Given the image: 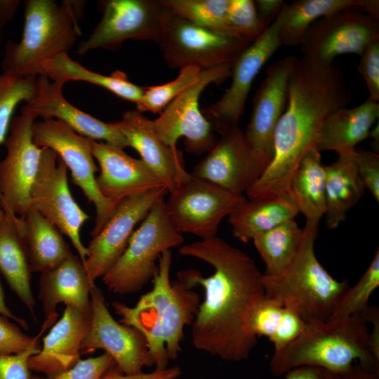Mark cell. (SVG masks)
<instances>
[{
  "label": "cell",
  "mask_w": 379,
  "mask_h": 379,
  "mask_svg": "<svg viewBox=\"0 0 379 379\" xmlns=\"http://www.w3.org/2000/svg\"><path fill=\"white\" fill-rule=\"evenodd\" d=\"M179 253L214 268L208 277L195 270L177 274L190 287L200 285L204 289V301L192 324L194 346L223 360L247 359L257 343L249 318L265 296L262 273L247 253L217 236L183 245Z\"/></svg>",
  "instance_id": "1"
},
{
  "label": "cell",
  "mask_w": 379,
  "mask_h": 379,
  "mask_svg": "<svg viewBox=\"0 0 379 379\" xmlns=\"http://www.w3.org/2000/svg\"><path fill=\"white\" fill-rule=\"evenodd\" d=\"M352 95L334 62L313 66L296 58L288 83V99L274 133L272 160L255 183L265 196L288 192L305 153L317 147L321 127L333 112L347 107Z\"/></svg>",
  "instance_id": "2"
},
{
  "label": "cell",
  "mask_w": 379,
  "mask_h": 379,
  "mask_svg": "<svg viewBox=\"0 0 379 379\" xmlns=\"http://www.w3.org/2000/svg\"><path fill=\"white\" fill-rule=\"evenodd\" d=\"M151 291L131 307L115 301L112 307L119 322L138 329L145 337L156 368L168 367L175 359L184 338V328L192 326L201 303L193 288L177 279L170 280L171 250L161 253Z\"/></svg>",
  "instance_id": "3"
},
{
  "label": "cell",
  "mask_w": 379,
  "mask_h": 379,
  "mask_svg": "<svg viewBox=\"0 0 379 379\" xmlns=\"http://www.w3.org/2000/svg\"><path fill=\"white\" fill-rule=\"evenodd\" d=\"M367 323L364 312L327 321H306L294 341L273 353L271 374L278 377L292 368L310 366L340 375L354 364L379 370V361L369 348Z\"/></svg>",
  "instance_id": "4"
},
{
  "label": "cell",
  "mask_w": 379,
  "mask_h": 379,
  "mask_svg": "<svg viewBox=\"0 0 379 379\" xmlns=\"http://www.w3.org/2000/svg\"><path fill=\"white\" fill-rule=\"evenodd\" d=\"M318 222L306 220L298 252L280 273L262 274L265 296L295 311L305 321H329L349 281L334 279L320 264L314 252Z\"/></svg>",
  "instance_id": "5"
},
{
  "label": "cell",
  "mask_w": 379,
  "mask_h": 379,
  "mask_svg": "<svg viewBox=\"0 0 379 379\" xmlns=\"http://www.w3.org/2000/svg\"><path fill=\"white\" fill-rule=\"evenodd\" d=\"M74 3L53 0L25 1L22 36L8 41L1 63L4 73L18 77L39 76L45 62L67 53L81 35Z\"/></svg>",
  "instance_id": "6"
},
{
  "label": "cell",
  "mask_w": 379,
  "mask_h": 379,
  "mask_svg": "<svg viewBox=\"0 0 379 379\" xmlns=\"http://www.w3.org/2000/svg\"><path fill=\"white\" fill-rule=\"evenodd\" d=\"M183 241L182 234L167 216L164 197H161L133 232L125 251L102 280L114 293L140 291L153 279L157 270L155 262L161 253L181 246Z\"/></svg>",
  "instance_id": "7"
},
{
  "label": "cell",
  "mask_w": 379,
  "mask_h": 379,
  "mask_svg": "<svg viewBox=\"0 0 379 379\" xmlns=\"http://www.w3.org/2000/svg\"><path fill=\"white\" fill-rule=\"evenodd\" d=\"M36 118L27 104L22 105L4 142L6 154L0 161V206L11 218H22L30 207V192L43 151L32 138Z\"/></svg>",
  "instance_id": "8"
},
{
  "label": "cell",
  "mask_w": 379,
  "mask_h": 379,
  "mask_svg": "<svg viewBox=\"0 0 379 379\" xmlns=\"http://www.w3.org/2000/svg\"><path fill=\"white\" fill-rule=\"evenodd\" d=\"M34 143L39 147L53 150L71 172L72 182L83 192L89 203L95 206L96 218L91 232L94 237L102 229L118 204L102 195L96 182L95 164L89 138H85L65 123L55 119L34 121Z\"/></svg>",
  "instance_id": "9"
},
{
  "label": "cell",
  "mask_w": 379,
  "mask_h": 379,
  "mask_svg": "<svg viewBox=\"0 0 379 379\" xmlns=\"http://www.w3.org/2000/svg\"><path fill=\"white\" fill-rule=\"evenodd\" d=\"M232 64L201 69L199 81L170 102L152 120L158 138L167 146L178 149V139L185 138L187 152L200 155L209 152L216 141L214 130L199 107V97L211 84H220L232 75Z\"/></svg>",
  "instance_id": "10"
},
{
  "label": "cell",
  "mask_w": 379,
  "mask_h": 379,
  "mask_svg": "<svg viewBox=\"0 0 379 379\" xmlns=\"http://www.w3.org/2000/svg\"><path fill=\"white\" fill-rule=\"evenodd\" d=\"M251 41L230 36L170 14L158 43L167 65L194 66L201 70L233 64Z\"/></svg>",
  "instance_id": "11"
},
{
  "label": "cell",
  "mask_w": 379,
  "mask_h": 379,
  "mask_svg": "<svg viewBox=\"0 0 379 379\" xmlns=\"http://www.w3.org/2000/svg\"><path fill=\"white\" fill-rule=\"evenodd\" d=\"M379 41V20L358 8H347L321 18L306 31L300 44L302 58L307 63L324 67L338 55H361Z\"/></svg>",
  "instance_id": "12"
},
{
  "label": "cell",
  "mask_w": 379,
  "mask_h": 379,
  "mask_svg": "<svg viewBox=\"0 0 379 379\" xmlns=\"http://www.w3.org/2000/svg\"><path fill=\"white\" fill-rule=\"evenodd\" d=\"M98 4L101 20L79 44L80 55L96 48L115 50L127 39L158 44L171 14L160 0H107Z\"/></svg>",
  "instance_id": "13"
},
{
  "label": "cell",
  "mask_w": 379,
  "mask_h": 379,
  "mask_svg": "<svg viewBox=\"0 0 379 379\" xmlns=\"http://www.w3.org/2000/svg\"><path fill=\"white\" fill-rule=\"evenodd\" d=\"M246 200L243 194L191 175L189 180L170 193L165 208L180 233L206 239L217 236L222 220Z\"/></svg>",
  "instance_id": "14"
},
{
  "label": "cell",
  "mask_w": 379,
  "mask_h": 379,
  "mask_svg": "<svg viewBox=\"0 0 379 379\" xmlns=\"http://www.w3.org/2000/svg\"><path fill=\"white\" fill-rule=\"evenodd\" d=\"M30 199V206L70 239L84 264L88 251L81 241L80 231L89 215L74 199L68 185L67 168L51 149L43 148Z\"/></svg>",
  "instance_id": "15"
},
{
  "label": "cell",
  "mask_w": 379,
  "mask_h": 379,
  "mask_svg": "<svg viewBox=\"0 0 379 379\" xmlns=\"http://www.w3.org/2000/svg\"><path fill=\"white\" fill-rule=\"evenodd\" d=\"M103 350L124 374L142 372L154 365L147 341L135 328L117 321L106 305L100 288L94 284L91 290V322L81 345V353Z\"/></svg>",
  "instance_id": "16"
},
{
  "label": "cell",
  "mask_w": 379,
  "mask_h": 379,
  "mask_svg": "<svg viewBox=\"0 0 379 379\" xmlns=\"http://www.w3.org/2000/svg\"><path fill=\"white\" fill-rule=\"evenodd\" d=\"M280 46L276 19L237 56L232 64L230 86L218 101L202 111L220 135L238 127L255 78Z\"/></svg>",
  "instance_id": "17"
},
{
  "label": "cell",
  "mask_w": 379,
  "mask_h": 379,
  "mask_svg": "<svg viewBox=\"0 0 379 379\" xmlns=\"http://www.w3.org/2000/svg\"><path fill=\"white\" fill-rule=\"evenodd\" d=\"M295 59L289 55L269 65L252 100V112L244 134L262 172L273 158L274 130L286 106L288 79Z\"/></svg>",
  "instance_id": "18"
},
{
  "label": "cell",
  "mask_w": 379,
  "mask_h": 379,
  "mask_svg": "<svg viewBox=\"0 0 379 379\" xmlns=\"http://www.w3.org/2000/svg\"><path fill=\"white\" fill-rule=\"evenodd\" d=\"M166 187L122 199L99 233L87 247L84 263L91 282L102 277L125 251L135 225L142 221L156 201L164 197Z\"/></svg>",
  "instance_id": "19"
},
{
  "label": "cell",
  "mask_w": 379,
  "mask_h": 379,
  "mask_svg": "<svg viewBox=\"0 0 379 379\" xmlns=\"http://www.w3.org/2000/svg\"><path fill=\"white\" fill-rule=\"evenodd\" d=\"M262 171L239 127L220 135L213 148L191 175L238 194L260 177Z\"/></svg>",
  "instance_id": "20"
},
{
  "label": "cell",
  "mask_w": 379,
  "mask_h": 379,
  "mask_svg": "<svg viewBox=\"0 0 379 379\" xmlns=\"http://www.w3.org/2000/svg\"><path fill=\"white\" fill-rule=\"evenodd\" d=\"M89 140L93 157L100 166L97 185L106 199L119 204L126 197L165 187L142 159L129 156L117 145Z\"/></svg>",
  "instance_id": "21"
},
{
  "label": "cell",
  "mask_w": 379,
  "mask_h": 379,
  "mask_svg": "<svg viewBox=\"0 0 379 379\" xmlns=\"http://www.w3.org/2000/svg\"><path fill=\"white\" fill-rule=\"evenodd\" d=\"M114 124L128 147L134 148L152 172L171 193L191 178L178 149L166 145L156 135L152 120L137 109L125 112Z\"/></svg>",
  "instance_id": "22"
},
{
  "label": "cell",
  "mask_w": 379,
  "mask_h": 379,
  "mask_svg": "<svg viewBox=\"0 0 379 379\" xmlns=\"http://www.w3.org/2000/svg\"><path fill=\"white\" fill-rule=\"evenodd\" d=\"M63 86L39 75L36 77L35 93L26 104L37 117L60 120L85 138L103 140L123 149L128 147L114 122L105 123L70 104L62 95Z\"/></svg>",
  "instance_id": "23"
},
{
  "label": "cell",
  "mask_w": 379,
  "mask_h": 379,
  "mask_svg": "<svg viewBox=\"0 0 379 379\" xmlns=\"http://www.w3.org/2000/svg\"><path fill=\"white\" fill-rule=\"evenodd\" d=\"M91 322V314L66 307L62 317L43 339L40 352L29 357V371L55 377L72 368L81 354L80 347Z\"/></svg>",
  "instance_id": "24"
},
{
  "label": "cell",
  "mask_w": 379,
  "mask_h": 379,
  "mask_svg": "<svg viewBox=\"0 0 379 379\" xmlns=\"http://www.w3.org/2000/svg\"><path fill=\"white\" fill-rule=\"evenodd\" d=\"M94 284L90 281L80 258L73 253L57 267L41 273L39 299L46 318L56 313L60 303L90 315Z\"/></svg>",
  "instance_id": "25"
},
{
  "label": "cell",
  "mask_w": 379,
  "mask_h": 379,
  "mask_svg": "<svg viewBox=\"0 0 379 379\" xmlns=\"http://www.w3.org/2000/svg\"><path fill=\"white\" fill-rule=\"evenodd\" d=\"M378 117V102L368 98L355 107L333 112L321 127L317 149L334 151L338 157L350 156L356 151L355 146L368 137Z\"/></svg>",
  "instance_id": "26"
},
{
  "label": "cell",
  "mask_w": 379,
  "mask_h": 379,
  "mask_svg": "<svg viewBox=\"0 0 379 379\" xmlns=\"http://www.w3.org/2000/svg\"><path fill=\"white\" fill-rule=\"evenodd\" d=\"M22 223V218L6 215L0 221V272L11 289L34 317L32 272L21 233Z\"/></svg>",
  "instance_id": "27"
},
{
  "label": "cell",
  "mask_w": 379,
  "mask_h": 379,
  "mask_svg": "<svg viewBox=\"0 0 379 379\" xmlns=\"http://www.w3.org/2000/svg\"><path fill=\"white\" fill-rule=\"evenodd\" d=\"M298 209L288 193L246 200L229 215L234 237L248 243L257 235L294 218Z\"/></svg>",
  "instance_id": "28"
},
{
  "label": "cell",
  "mask_w": 379,
  "mask_h": 379,
  "mask_svg": "<svg viewBox=\"0 0 379 379\" xmlns=\"http://www.w3.org/2000/svg\"><path fill=\"white\" fill-rule=\"evenodd\" d=\"M22 218L21 233L32 272L51 270L72 254L62 232L33 207Z\"/></svg>",
  "instance_id": "29"
},
{
  "label": "cell",
  "mask_w": 379,
  "mask_h": 379,
  "mask_svg": "<svg viewBox=\"0 0 379 379\" xmlns=\"http://www.w3.org/2000/svg\"><path fill=\"white\" fill-rule=\"evenodd\" d=\"M325 175L324 216L327 228L332 230L345 220L347 212L361 200L365 188L351 155L338 157L325 166Z\"/></svg>",
  "instance_id": "30"
},
{
  "label": "cell",
  "mask_w": 379,
  "mask_h": 379,
  "mask_svg": "<svg viewBox=\"0 0 379 379\" xmlns=\"http://www.w3.org/2000/svg\"><path fill=\"white\" fill-rule=\"evenodd\" d=\"M41 74L63 85L70 81L98 85L136 105L142 100L144 93V88L130 81L124 72L116 70L110 75L94 72L73 60L67 53H60L45 62Z\"/></svg>",
  "instance_id": "31"
},
{
  "label": "cell",
  "mask_w": 379,
  "mask_h": 379,
  "mask_svg": "<svg viewBox=\"0 0 379 379\" xmlns=\"http://www.w3.org/2000/svg\"><path fill=\"white\" fill-rule=\"evenodd\" d=\"M325 166L317 147L310 149L295 170L288 194L306 220L319 222L325 213Z\"/></svg>",
  "instance_id": "32"
},
{
  "label": "cell",
  "mask_w": 379,
  "mask_h": 379,
  "mask_svg": "<svg viewBox=\"0 0 379 379\" xmlns=\"http://www.w3.org/2000/svg\"><path fill=\"white\" fill-rule=\"evenodd\" d=\"M363 0H296L284 3L277 18L281 45L299 46L310 26L317 20L347 8L361 9Z\"/></svg>",
  "instance_id": "33"
},
{
  "label": "cell",
  "mask_w": 379,
  "mask_h": 379,
  "mask_svg": "<svg viewBox=\"0 0 379 379\" xmlns=\"http://www.w3.org/2000/svg\"><path fill=\"white\" fill-rule=\"evenodd\" d=\"M302 235L303 228L292 219L255 237L252 241L266 267L263 274L282 272L296 255Z\"/></svg>",
  "instance_id": "34"
},
{
  "label": "cell",
  "mask_w": 379,
  "mask_h": 379,
  "mask_svg": "<svg viewBox=\"0 0 379 379\" xmlns=\"http://www.w3.org/2000/svg\"><path fill=\"white\" fill-rule=\"evenodd\" d=\"M160 1L171 14L225 35L241 37L227 23L226 13L229 0Z\"/></svg>",
  "instance_id": "35"
},
{
  "label": "cell",
  "mask_w": 379,
  "mask_h": 379,
  "mask_svg": "<svg viewBox=\"0 0 379 379\" xmlns=\"http://www.w3.org/2000/svg\"><path fill=\"white\" fill-rule=\"evenodd\" d=\"M200 72L197 67L187 66L180 69L178 77L171 81L143 87L142 98L136 105V109L141 113H161L175 98L199 81Z\"/></svg>",
  "instance_id": "36"
},
{
  "label": "cell",
  "mask_w": 379,
  "mask_h": 379,
  "mask_svg": "<svg viewBox=\"0 0 379 379\" xmlns=\"http://www.w3.org/2000/svg\"><path fill=\"white\" fill-rule=\"evenodd\" d=\"M36 84L35 77H18L4 72L0 74V144L6 140L17 105L33 98Z\"/></svg>",
  "instance_id": "37"
},
{
  "label": "cell",
  "mask_w": 379,
  "mask_h": 379,
  "mask_svg": "<svg viewBox=\"0 0 379 379\" xmlns=\"http://www.w3.org/2000/svg\"><path fill=\"white\" fill-rule=\"evenodd\" d=\"M378 286L379 251L377 248L367 270L354 286H349L347 289L330 320L364 312L369 305L368 300L371 294Z\"/></svg>",
  "instance_id": "38"
},
{
  "label": "cell",
  "mask_w": 379,
  "mask_h": 379,
  "mask_svg": "<svg viewBox=\"0 0 379 379\" xmlns=\"http://www.w3.org/2000/svg\"><path fill=\"white\" fill-rule=\"evenodd\" d=\"M226 21L237 35L251 42L265 30L252 0H229Z\"/></svg>",
  "instance_id": "39"
},
{
  "label": "cell",
  "mask_w": 379,
  "mask_h": 379,
  "mask_svg": "<svg viewBox=\"0 0 379 379\" xmlns=\"http://www.w3.org/2000/svg\"><path fill=\"white\" fill-rule=\"evenodd\" d=\"M57 318V313L48 317L38 335L31 337L25 334L9 319L0 315V354H18L32 347L39 345V337Z\"/></svg>",
  "instance_id": "40"
},
{
  "label": "cell",
  "mask_w": 379,
  "mask_h": 379,
  "mask_svg": "<svg viewBox=\"0 0 379 379\" xmlns=\"http://www.w3.org/2000/svg\"><path fill=\"white\" fill-rule=\"evenodd\" d=\"M284 312V307L279 302L265 295L251 313V331L257 338L265 336L270 340L279 326Z\"/></svg>",
  "instance_id": "41"
},
{
  "label": "cell",
  "mask_w": 379,
  "mask_h": 379,
  "mask_svg": "<svg viewBox=\"0 0 379 379\" xmlns=\"http://www.w3.org/2000/svg\"><path fill=\"white\" fill-rule=\"evenodd\" d=\"M116 365L107 353L86 359H79L72 368L53 378L30 375L29 379H100L111 367Z\"/></svg>",
  "instance_id": "42"
},
{
  "label": "cell",
  "mask_w": 379,
  "mask_h": 379,
  "mask_svg": "<svg viewBox=\"0 0 379 379\" xmlns=\"http://www.w3.org/2000/svg\"><path fill=\"white\" fill-rule=\"evenodd\" d=\"M351 157L364 188L379 201V154L372 151H355Z\"/></svg>",
  "instance_id": "43"
},
{
  "label": "cell",
  "mask_w": 379,
  "mask_h": 379,
  "mask_svg": "<svg viewBox=\"0 0 379 379\" xmlns=\"http://www.w3.org/2000/svg\"><path fill=\"white\" fill-rule=\"evenodd\" d=\"M357 69L368 91V99L379 100V41L371 44L360 55Z\"/></svg>",
  "instance_id": "44"
},
{
  "label": "cell",
  "mask_w": 379,
  "mask_h": 379,
  "mask_svg": "<svg viewBox=\"0 0 379 379\" xmlns=\"http://www.w3.org/2000/svg\"><path fill=\"white\" fill-rule=\"evenodd\" d=\"M306 321L295 311L284 307L279 326L270 340L274 346V352L285 348L294 341L303 331Z\"/></svg>",
  "instance_id": "45"
},
{
  "label": "cell",
  "mask_w": 379,
  "mask_h": 379,
  "mask_svg": "<svg viewBox=\"0 0 379 379\" xmlns=\"http://www.w3.org/2000/svg\"><path fill=\"white\" fill-rule=\"evenodd\" d=\"M40 350L37 345L18 354H0V379H29L28 360Z\"/></svg>",
  "instance_id": "46"
},
{
  "label": "cell",
  "mask_w": 379,
  "mask_h": 379,
  "mask_svg": "<svg viewBox=\"0 0 379 379\" xmlns=\"http://www.w3.org/2000/svg\"><path fill=\"white\" fill-rule=\"evenodd\" d=\"M181 374L180 367L175 366L164 369L155 368L153 371H142L132 375L122 373L116 365L109 368L100 379H178Z\"/></svg>",
  "instance_id": "47"
},
{
  "label": "cell",
  "mask_w": 379,
  "mask_h": 379,
  "mask_svg": "<svg viewBox=\"0 0 379 379\" xmlns=\"http://www.w3.org/2000/svg\"><path fill=\"white\" fill-rule=\"evenodd\" d=\"M284 379H343L341 375L310 366H301L287 371Z\"/></svg>",
  "instance_id": "48"
},
{
  "label": "cell",
  "mask_w": 379,
  "mask_h": 379,
  "mask_svg": "<svg viewBox=\"0 0 379 379\" xmlns=\"http://www.w3.org/2000/svg\"><path fill=\"white\" fill-rule=\"evenodd\" d=\"M254 3L259 20L266 29L279 16L285 2L282 0H256Z\"/></svg>",
  "instance_id": "49"
},
{
  "label": "cell",
  "mask_w": 379,
  "mask_h": 379,
  "mask_svg": "<svg viewBox=\"0 0 379 379\" xmlns=\"http://www.w3.org/2000/svg\"><path fill=\"white\" fill-rule=\"evenodd\" d=\"M368 321L373 324V328L368 335L369 348L373 357L379 361V310L375 306H370L364 312Z\"/></svg>",
  "instance_id": "50"
},
{
  "label": "cell",
  "mask_w": 379,
  "mask_h": 379,
  "mask_svg": "<svg viewBox=\"0 0 379 379\" xmlns=\"http://www.w3.org/2000/svg\"><path fill=\"white\" fill-rule=\"evenodd\" d=\"M340 375L343 379H379V370L354 364L347 372Z\"/></svg>",
  "instance_id": "51"
},
{
  "label": "cell",
  "mask_w": 379,
  "mask_h": 379,
  "mask_svg": "<svg viewBox=\"0 0 379 379\" xmlns=\"http://www.w3.org/2000/svg\"><path fill=\"white\" fill-rule=\"evenodd\" d=\"M19 1H0V26L14 16Z\"/></svg>",
  "instance_id": "52"
},
{
  "label": "cell",
  "mask_w": 379,
  "mask_h": 379,
  "mask_svg": "<svg viewBox=\"0 0 379 379\" xmlns=\"http://www.w3.org/2000/svg\"><path fill=\"white\" fill-rule=\"evenodd\" d=\"M0 315L15 321L25 329L28 328V324L27 321L25 319L15 316L7 307L6 304V301H5L4 290L1 286V282H0Z\"/></svg>",
  "instance_id": "53"
},
{
  "label": "cell",
  "mask_w": 379,
  "mask_h": 379,
  "mask_svg": "<svg viewBox=\"0 0 379 379\" xmlns=\"http://www.w3.org/2000/svg\"><path fill=\"white\" fill-rule=\"evenodd\" d=\"M361 10L369 15L379 20L378 0H363V5Z\"/></svg>",
  "instance_id": "54"
},
{
  "label": "cell",
  "mask_w": 379,
  "mask_h": 379,
  "mask_svg": "<svg viewBox=\"0 0 379 379\" xmlns=\"http://www.w3.org/2000/svg\"><path fill=\"white\" fill-rule=\"evenodd\" d=\"M369 136L373 138L372 147L373 148V150L372 152H374L378 154V145H379L378 122H377V125L375 126H374L373 128L371 129L368 134V137Z\"/></svg>",
  "instance_id": "55"
},
{
  "label": "cell",
  "mask_w": 379,
  "mask_h": 379,
  "mask_svg": "<svg viewBox=\"0 0 379 379\" xmlns=\"http://www.w3.org/2000/svg\"><path fill=\"white\" fill-rule=\"evenodd\" d=\"M6 216V214L0 206V221Z\"/></svg>",
  "instance_id": "56"
}]
</instances>
